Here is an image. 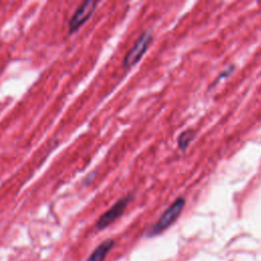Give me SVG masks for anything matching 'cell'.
Instances as JSON below:
<instances>
[{"instance_id": "obj_1", "label": "cell", "mask_w": 261, "mask_h": 261, "mask_svg": "<svg viewBox=\"0 0 261 261\" xmlns=\"http://www.w3.org/2000/svg\"><path fill=\"white\" fill-rule=\"evenodd\" d=\"M186 204L184 197H178L172 204L162 213L157 222L149 230V236H156L168 228L180 215Z\"/></svg>"}, {"instance_id": "obj_2", "label": "cell", "mask_w": 261, "mask_h": 261, "mask_svg": "<svg viewBox=\"0 0 261 261\" xmlns=\"http://www.w3.org/2000/svg\"><path fill=\"white\" fill-rule=\"evenodd\" d=\"M152 39H153V34L150 31H146L142 33L141 36L135 42L132 49L125 54L122 61V66L124 68H129L135 64H137L141 60L143 55L146 53L149 45L152 42Z\"/></svg>"}, {"instance_id": "obj_3", "label": "cell", "mask_w": 261, "mask_h": 261, "mask_svg": "<svg viewBox=\"0 0 261 261\" xmlns=\"http://www.w3.org/2000/svg\"><path fill=\"white\" fill-rule=\"evenodd\" d=\"M130 199L132 197L126 196L115 202V204L110 209H108L104 214H102L99 217V219L96 222V228L103 229L110 225L112 222H114L118 217H120L124 212Z\"/></svg>"}, {"instance_id": "obj_4", "label": "cell", "mask_w": 261, "mask_h": 261, "mask_svg": "<svg viewBox=\"0 0 261 261\" xmlns=\"http://www.w3.org/2000/svg\"><path fill=\"white\" fill-rule=\"evenodd\" d=\"M98 3V1L89 0L85 1L82 5H80V7L74 11L69 20V34L77 31L91 17Z\"/></svg>"}, {"instance_id": "obj_5", "label": "cell", "mask_w": 261, "mask_h": 261, "mask_svg": "<svg viewBox=\"0 0 261 261\" xmlns=\"http://www.w3.org/2000/svg\"><path fill=\"white\" fill-rule=\"evenodd\" d=\"M114 246V241L111 239H108L101 243L90 255L87 261H104L108 253L111 251V249Z\"/></svg>"}, {"instance_id": "obj_6", "label": "cell", "mask_w": 261, "mask_h": 261, "mask_svg": "<svg viewBox=\"0 0 261 261\" xmlns=\"http://www.w3.org/2000/svg\"><path fill=\"white\" fill-rule=\"evenodd\" d=\"M195 137V130L193 129H187L180 133V135L177 138V145L180 150H186L189 144L192 142V140Z\"/></svg>"}]
</instances>
